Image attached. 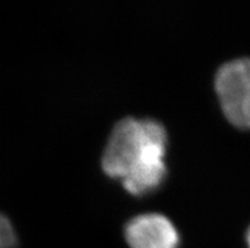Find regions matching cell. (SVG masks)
Wrapping results in <instances>:
<instances>
[{
    "label": "cell",
    "instance_id": "cell-4",
    "mask_svg": "<svg viewBox=\"0 0 250 248\" xmlns=\"http://www.w3.org/2000/svg\"><path fill=\"white\" fill-rule=\"evenodd\" d=\"M17 243L18 239L10 220L0 214V248H16Z\"/></svg>",
    "mask_w": 250,
    "mask_h": 248
},
{
    "label": "cell",
    "instance_id": "cell-2",
    "mask_svg": "<svg viewBox=\"0 0 250 248\" xmlns=\"http://www.w3.org/2000/svg\"><path fill=\"white\" fill-rule=\"evenodd\" d=\"M215 90L226 119L250 131V57L224 63L216 73Z\"/></svg>",
    "mask_w": 250,
    "mask_h": 248
},
{
    "label": "cell",
    "instance_id": "cell-5",
    "mask_svg": "<svg viewBox=\"0 0 250 248\" xmlns=\"http://www.w3.org/2000/svg\"><path fill=\"white\" fill-rule=\"evenodd\" d=\"M245 241H247L248 248H250V227H249V228H248L247 234H245Z\"/></svg>",
    "mask_w": 250,
    "mask_h": 248
},
{
    "label": "cell",
    "instance_id": "cell-3",
    "mask_svg": "<svg viewBox=\"0 0 250 248\" xmlns=\"http://www.w3.org/2000/svg\"><path fill=\"white\" fill-rule=\"evenodd\" d=\"M125 238L130 248H178L181 242L174 224L159 213L132 218L125 228Z\"/></svg>",
    "mask_w": 250,
    "mask_h": 248
},
{
    "label": "cell",
    "instance_id": "cell-1",
    "mask_svg": "<svg viewBox=\"0 0 250 248\" xmlns=\"http://www.w3.org/2000/svg\"><path fill=\"white\" fill-rule=\"evenodd\" d=\"M167 146L168 135L162 123L125 118L112 131L102 167L131 194H149L160 188L167 176Z\"/></svg>",
    "mask_w": 250,
    "mask_h": 248
}]
</instances>
